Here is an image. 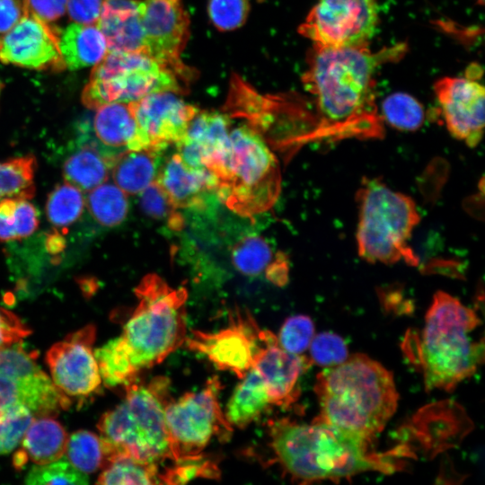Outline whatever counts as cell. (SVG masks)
Masks as SVG:
<instances>
[{
	"label": "cell",
	"instance_id": "cell-1",
	"mask_svg": "<svg viewBox=\"0 0 485 485\" xmlns=\"http://www.w3.org/2000/svg\"><path fill=\"white\" fill-rule=\"evenodd\" d=\"M366 46H313L303 75L314 97L317 120L313 139L382 138L384 127L375 97V75L384 63L398 60L404 44L373 52Z\"/></svg>",
	"mask_w": 485,
	"mask_h": 485
},
{
	"label": "cell",
	"instance_id": "cell-2",
	"mask_svg": "<svg viewBox=\"0 0 485 485\" xmlns=\"http://www.w3.org/2000/svg\"><path fill=\"white\" fill-rule=\"evenodd\" d=\"M316 421L367 441L384 428L398 401L392 374L365 355H355L318 375Z\"/></svg>",
	"mask_w": 485,
	"mask_h": 485
},
{
	"label": "cell",
	"instance_id": "cell-3",
	"mask_svg": "<svg viewBox=\"0 0 485 485\" xmlns=\"http://www.w3.org/2000/svg\"><path fill=\"white\" fill-rule=\"evenodd\" d=\"M368 442L316 420L298 424L282 419L269 427V445L277 462L291 478L304 482L392 470L386 457L367 452Z\"/></svg>",
	"mask_w": 485,
	"mask_h": 485
},
{
	"label": "cell",
	"instance_id": "cell-4",
	"mask_svg": "<svg viewBox=\"0 0 485 485\" xmlns=\"http://www.w3.org/2000/svg\"><path fill=\"white\" fill-rule=\"evenodd\" d=\"M479 323L457 298L436 293L414 348L428 389L449 391L474 374L484 354L483 342L472 337Z\"/></svg>",
	"mask_w": 485,
	"mask_h": 485
},
{
	"label": "cell",
	"instance_id": "cell-5",
	"mask_svg": "<svg viewBox=\"0 0 485 485\" xmlns=\"http://www.w3.org/2000/svg\"><path fill=\"white\" fill-rule=\"evenodd\" d=\"M125 399L98 422L105 461L130 457L158 463L172 461L165 407L172 400L169 379L157 376L146 384L126 385ZM102 467V468H103Z\"/></svg>",
	"mask_w": 485,
	"mask_h": 485
},
{
	"label": "cell",
	"instance_id": "cell-6",
	"mask_svg": "<svg viewBox=\"0 0 485 485\" xmlns=\"http://www.w3.org/2000/svg\"><path fill=\"white\" fill-rule=\"evenodd\" d=\"M137 304L117 345L137 375L161 364L187 337V290L174 288L160 276L144 277L135 288Z\"/></svg>",
	"mask_w": 485,
	"mask_h": 485
},
{
	"label": "cell",
	"instance_id": "cell-7",
	"mask_svg": "<svg viewBox=\"0 0 485 485\" xmlns=\"http://www.w3.org/2000/svg\"><path fill=\"white\" fill-rule=\"evenodd\" d=\"M216 178V196L242 217L270 209L281 191L278 161L251 128L230 130L225 150L208 170Z\"/></svg>",
	"mask_w": 485,
	"mask_h": 485
},
{
	"label": "cell",
	"instance_id": "cell-8",
	"mask_svg": "<svg viewBox=\"0 0 485 485\" xmlns=\"http://www.w3.org/2000/svg\"><path fill=\"white\" fill-rule=\"evenodd\" d=\"M358 255L369 263L419 265L409 245L420 216L413 199L377 178H363L356 194Z\"/></svg>",
	"mask_w": 485,
	"mask_h": 485
},
{
	"label": "cell",
	"instance_id": "cell-9",
	"mask_svg": "<svg viewBox=\"0 0 485 485\" xmlns=\"http://www.w3.org/2000/svg\"><path fill=\"white\" fill-rule=\"evenodd\" d=\"M182 80L142 51H108L95 65L83 91L90 109L111 103H130L158 92L183 93Z\"/></svg>",
	"mask_w": 485,
	"mask_h": 485
},
{
	"label": "cell",
	"instance_id": "cell-10",
	"mask_svg": "<svg viewBox=\"0 0 485 485\" xmlns=\"http://www.w3.org/2000/svg\"><path fill=\"white\" fill-rule=\"evenodd\" d=\"M221 383L209 378L198 392H187L165 407V421L170 436L172 461L178 462L202 454L214 436L226 440L233 427L219 403Z\"/></svg>",
	"mask_w": 485,
	"mask_h": 485
},
{
	"label": "cell",
	"instance_id": "cell-11",
	"mask_svg": "<svg viewBox=\"0 0 485 485\" xmlns=\"http://www.w3.org/2000/svg\"><path fill=\"white\" fill-rule=\"evenodd\" d=\"M70 404L22 341L0 349V420L23 409L35 418L54 417Z\"/></svg>",
	"mask_w": 485,
	"mask_h": 485
},
{
	"label": "cell",
	"instance_id": "cell-12",
	"mask_svg": "<svg viewBox=\"0 0 485 485\" xmlns=\"http://www.w3.org/2000/svg\"><path fill=\"white\" fill-rule=\"evenodd\" d=\"M379 22L377 0H317L299 32L322 48L368 45Z\"/></svg>",
	"mask_w": 485,
	"mask_h": 485
},
{
	"label": "cell",
	"instance_id": "cell-13",
	"mask_svg": "<svg viewBox=\"0 0 485 485\" xmlns=\"http://www.w3.org/2000/svg\"><path fill=\"white\" fill-rule=\"evenodd\" d=\"M267 330H262L248 312L230 313L229 325L215 332L193 330L186 346L206 356L218 369L242 378L252 367Z\"/></svg>",
	"mask_w": 485,
	"mask_h": 485
},
{
	"label": "cell",
	"instance_id": "cell-14",
	"mask_svg": "<svg viewBox=\"0 0 485 485\" xmlns=\"http://www.w3.org/2000/svg\"><path fill=\"white\" fill-rule=\"evenodd\" d=\"M140 6L145 53L182 81L190 79V71L181 59L190 36L181 0H144Z\"/></svg>",
	"mask_w": 485,
	"mask_h": 485
},
{
	"label": "cell",
	"instance_id": "cell-15",
	"mask_svg": "<svg viewBox=\"0 0 485 485\" xmlns=\"http://www.w3.org/2000/svg\"><path fill=\"white\" fill-rule=\"evenodd\" d=\"M95 328L87 326L55 343L47 352L51 380L67 396L85 397L101 384L92 345Z\"/></svg>",
	"mask_w": 485,
	"mask_h": 485
},
{
	"label": "cell",
	"instance_id": "cell-16",
	"mask_svg": "<svg viewBox=\"0 0 485 485\" xmlns=\"http://www.w3.org/2000/svg\"><path fill=\"white\" fill-rule=\"evenodd\" d=\"M434 92L449 133L469 147L477 146L484 128L483 85L468 76H445L435 83Z\"/></svg>",
	"mask_w": 485,
	"mask_h": 485
},
{
	"label": "cell",
	"instance_id": "cell-17",
	"mask_svg": "<svg viewBox=\"0 0 485 485\" xmlns=\"http://www.w3.org/2000/svg\"><path fill=\"white\" fill-rule=\"evenodd\" d=\"M0 60L32 69L66 66L57 31L47 22L24 11L15 25L0 36Z\"/></svg>",
	"mask_w": 485,
	"mask_h": 485
},
{
	"label": "cell",
	"instance_id": "cell-18",
	"mask_svg": "<svg viewBox=\"0 0 485 485\" xmlns=\"http://www.w3.org/2000/svg\"><path fill=\"white\" fill-rule=\"evenodd\" d=\"M173 92H158L130 102L137 127L154 148L179 144L198 110Z\"/></svg>",
	"mask_w": 485,
	"mask_h": 485
},
{
	"label": "cell",
	"instance_id": "cell-19",
	"mask_svg": "<svg viewBox=\"0 0 485 485\" xmlns=\"http://www.w3.org/2000/svg\"><path fill=\"white\" fill-rule=\"evenodd\" d=\"M311 363L305 357L285 350L278 337L267 330L252 367L262 377L272 405L286 409L298 399L299 378Z\"/></svg>",
	"mask_w": 485,
	"mask_h": 485
},
{
	"label": "cell",
	"instance_id": "cell-20",
	"mask_svg": "<svg viewBox=\"0 0 485 485\" xmlns=\"http://www.w3.org/2000/svg\"><path fill=\"white\" fill-rule=\"evenodd\" d=\"M155 181L179 209H204L216 195L215 176L206 169L189 166L177 152L161 163Z\"/></svg>",
	"mask_w": 485,
	"mask_h": 485
},
{
	"label": "cell",
	"instance_id": "cell-21",
	"mask_svg": "<svg viewBox=\"0 0 485 485\" xmlns=\"http://www.w3.org/2000/svg\"><path fill=\"white\" fill-rule=\"evenodd\" d=\"M230 125L225 114L198 111L185 137L176 145L177 153L189 166L208 171L226 148Z\"/></svg>",
	"mask_w": 485,
	"mask_h": 485
},
{
	"label": "cell",
	"instance_id": "cell-22",
	"mask_svg": "<svg viewBox=\"0 0 485 485\" xmlns=\"http://www.w3.org/2000/svg\"><path fill=\"white\" fill-rule=\"evenodd\" d=\"M93 128L99 148L112 161L126 151L152 147L137 127L129 103L111 102L98 107Z\"/></svg>",
	"mask_w": 485,
	"mask_h": 485
},
{
	"label": "cell",
	"instance_id": "cell-23",
	"mask_svg": "<svg viewBox=\"0 0 485 485\" xmlns=\"http://www.w3.org/2000/svg\"><path fill=\"white\" fill-rule=\"evenodd\" d=\"M141 1L104 0L97 26L107 40L108 51H144Z\"/></svg>",
	"mask_w": 485,
	"mask_h": 485
},
{
	"label": "cell",
	"instance_id": "cell-24",
	"mask_svg": "<svg viewBox=\"0 0 485 485\" xmlns=\"http://www.w3.org/2000/svg\"><path fill=\"white\" fill-rule=\"evenodd\" d=\"M67 440L65 428L53 417H36L21 440L13 465L19 469L28 461L45 464L58 460L66 454Z\"/></svg>",
	"mask_w": 485,
	"mask_h": 485
},
{
	"label": "cell",
	"instance_id": "cell-25",
	"mask_svg": "<svg viewBox=\"0 0 485 485\" xmlns=\"http://www.w3.org/2000/svg\"><path fill=\"white\" fill-rule=\"evenodd\" d=\"M163 152L150 147L120 154L110 167L114 183L126 194H140L155 181Z\"/></svg>",
	"mask_w": 485,
	"mask_h": 485
},
{
	"label": "cell",
	"instance_id": "cell-26",
	"mask_svg": "<svg viewBox=\"0 0 485 485\" xmlns=\"http://www.w3.org/2000/svg\"><path fill=\"white\" fill-rule=\"evenodd\" d=\"M270 406L266 384L259 372L251 367L235 387L224 414L233 428H243L258 420Z\"/></svg>",
	"mask_w": 485,
	"mask_h": 485
},
{
	"label": "cell",
	"instance_id": "cell-27",
	"mask_svg": "<svg viewBox=\"0 0 485 485\" xmlns=\"http://www.w3.org/2000/svg\"><path fill=\"white\" fill-rule=\"evenodd\" d=\"M63 61L70 69L98 64L108 53L105 36L96 24L73 23L59 36Z\"/></svg>",
	"mask_w": 485,
	"mask_h": 485
},
{
	"label": "cell",
	"instance_id": "cell-28",
	"mask_svg": "<svg viewBox=\"0 0 485 485\" xmlns=\"http://www.w3.org/2000/svg\"><path fill=\"white\" fill-rule=\"evenodd\" d=\"M112 160L98 145L86 146L73 154L64 164L66 182L80 190H92L108 180Z\"/></svg>",
	"mask_w": 485,
	"mask_h": 485
},
{
	"label": "cell",
	"instance_id": "cell-29",
	"mask_svg": "<svg viewBox=\"0 0 485 485\" xmlns=\"http://www.w3.org/2000/svg\"><path fill=\"white\" fill-rule=\"evenodd\" d=\"M86 203L93 217L106 227L121 224L128 212L127 195L114 183L103 182L90 190Z\"/></svg>",
	"mask_w": 485,
	"mask_h": 485
},
{
	"label": "cell",
	"instance_id": "cell-30",
	"mask_svg": "<svg viewBox=\"0 0 485 485\" xmlns=\"http://www.w3.org/2000/svg\"><path fill=\"white\" fill-rule=\"evenodd\" d=\"M278 253L273 252L263 237L249 234L234 245L231 258L234 268L242 275L259 277L266 274Z\"/></svg>",
	"mask_w": 485,
	"mask_h": 485
},
{
	"label": "cell",
	"instance_id": "cell-31",
	"mask_svg": "<svg viewBox=\"0 0 485 485\" xmlns=\"http://www.w3.org/2000/svg\"><path fill=\"white\" fill-rule=\"evenodd\" d=\"M98 477V484H157L160 483L158 463L130 457L110 460Z\"/></svg>",
	"mask_w": 485,
	"mask_h": 485
},
{
	"label": "cell",
	"instance_id": "cell-32",
	"mask_svg": "<svg viewBox=\"0 0 485 485\" xmlns=\"http://www.w3.org/2000/svg\"><path fill=\"white\" fill-rule=\"evenodd\" d=\"M38 225L37 210L25 198H4L0 201L1 241L27 237Z\"/></svg>",
	"mask_w": 485,
	"mask_h": 485
},
{
	"label": "cell",
	"instance_id": "cell-33",
	"mask_svg": "<svg viewBox=\"0 0 485 485\" xmlns=\"http://www.w3.org/2000/svg\"><path fill=\"white\" fill-rule=\"evenodd\" d=\"M379 114L382 120L401 131H415L425 120L422 104L415 97L405 93L388 95L381 104Z\"/></svg>",
	"mask_w": 485,
	"mask_h": 485
},
{
	"label": "cell",
	"instance_id": "cell-34",
	"mask_svg": "<svg viewBox=\"0 0 485 485\" xmlns=\"http://www.w3.org/2000/svg\"><path fill=\"white\" fill-rule=\"evenodd\" d=\"M35 165L32 156L0 163V198H31L34 191Z\"/></svg>",
	"mask_w": 485,
	"mask_h": 485
},
{
	"label": "cell",
	"instance_id": "cell-35",
	"mask_svg": "<svg viewBox=\"0 0 485 485\" xmlns=\"http://www.w3.org/2000/svg\"><path fill=\"white\" fill-rule=\"evenodd\" d=\"M66 453L68 461L86 474L103 467L105 455L101 437L91 431L74 432L68 437Z\"/></svg>",
	"mask_w": 485,
	"mask_h": 485
},
{
	"label": "cell",
	"instance_id": "cell-36",
	"mask_svg": "<svg viewBox=\"0 0 485 485\" xmlns=\"http://www.w3.org/2000/svg\"><path fill=\"white\" fill-rule=\"evenodd\" d=\"M84 207V198L75 186L66 182L58 185L48 196L46 212L51 224L67 226L75 222Z\"/></svg>",
	"mask_w": 485,
	"mask_h": 485
},
{
	"label": "cell",
	"instance_id": "cell-37",
	"mask_svg": "<svg viewBox=\"0 0 485 485\" xmlns=\"http://www.w3.org/2000/svg\"><path fill=\"white\" fill-rule=\"evenodd\" d=\"M88 482L86 473L76 469L68 459H62V457L45 464H36L25 477V483L28 485H84Z\"/></svg>",
	"mask_w": 485,
	"mask_h": 485
},
{
	"label": "cell",
	"instance_id": "cell-38",
	"mask_svg": "<svg viewBox=\"0 0 485 485\" xmlns=\"http://www.w3.org/2000/svg\"><path fill=\"white\" fill-rule=\"evenodd\" d=\"M140 207L150 217L166 223L170 229L183 227V216L162 187L154 181L140 194Z\"/></svg>",
	"mask_w": 485,
	"mask_h": 485
},
{
	"label": "cell",
	"instance_id": "cell-39",
	"mask_svg": "<svg viewBox=\"0 0 485 485\" xmlns=\"http://www.w3.org/2000/svg\"><path fill=\"white\" fill-rule=\"evenodd\" d=\"M219 473L217 465L200 454L173 462L172 466L160 473V483L181 484L194 478L216 479Z\"/></svg>",
	"mask_w": 485,
	"mask_h": 485
},
{
	"label": "cell",
	"instance_id": "cell-40",
	"mask_svg": "<svg viewBox=\"0 0 485 485\" xmlns=\"http://www.w3.org/2000/svg\"><path fill=\"white\" fill-rule=\"evenodd\" d=\"M313 333V323L309 317L295 315L286 320L279 331L278 340L287 352L300 355L310 346Z\"/></svg>",
	"mask_w": 485,
	"mask_h": 485
},
{
	"label": "cell",
	"instance_id": "cell-41",
	"mask_svg": "<svg viewBox=\"0 0 485 485\" xmlns=\"http://www.w3.org/2000/svg\"><path fill=\"white\" fill-rule=\"evenodd\" d=\"M209 18L218 30L233 31L242 26L248 16V0H209Z\"/></svg>",
	"mask_w": 485,
	"mask_h": 485
},
{
	"label": "cell",
	"instance_id": "cell-42",
	"mask_svg": "<svg viewBox=\"0 0 485 485\" xmlns=\"http://www.w3.org/2000/svg\"><path fill=\"white\" fill-rule=\"evenodd\" d=\"M311 355L313 361L322 366H335L348 357L344 340L338 335L325 332L312 340Z\"/></svg>",
	"mask_w": 485,
	"mask_h": 485
},
{
	"label": "cell",
	"instance_id": "cell-43",
	"mask_svg": "<svg viewBox=\"0 0 485 485\" xmlns=\"http://www.w3.org/2000/svg\"><path fill=\"white\" fill-rule=\"evenodd\" d=\"M35 417L27 410H17L0 420V454L12 452Z\"/></svg>",
	"mask_w": 485,
	"mask_h": 485
},
{
	"label": "cell",
	"instance_id": "cell-44",
	"mask_svg": "<svg viewBox=\"0 0 485 485\" xmlns=\"http://www.w3.org/2000/svg\"><path fill=\"white\" fill-rule=\"evenodd\" d=\"M31 330L13 313L0 307V349L30 335Z\"/></svg>",
	"mask_w": 485,
	"mask_h": 485
},
{
	"label": "cell",
	"instance_id": "cell-45",
	"mask_svg": "<svg viewBox=\"0 0 485 485\" xmlns=\"http://www.w3.org/2000/svg\"><path fill=\"white\" fill-rule=\"evenodd\" d=\"M104 0H67L68 13L81 24H97Z\"/></svg>",
	"mask_w": 485,
	"mask_h": 485
},
{
	"label": "cell",
	"instance_id": "cell-46",
	"mask_svg": "<svg viewBox=\"0 0 485 485\" xmlns=\"http://www.w3.org/2000/svg\"><path fill=\"white\" fill-rule=\"evenodd\" d=\"M67 0H24V12L34 14L40 19L49 22L62 16L66 11Z\"/></svg>",
	"mask_w": 485,
	"mask_h": 485
},
{
	"label": "cell",
	"instance_id": "cell-47",
	"mask_svg": "<svg viewBox=\"0 0 485 485\" xmlns=\"http://www.w3.org/2000/svg\"><path fill=\"white\" fill-rule=\"evenodd\" d=\"M22 14L23 8L18 0H0V33L13 28Z\"/></svg>",
	"mask_w": 485,
	"mask_h": 485
},
{
	"label": "cell",
	"instance_id": "cell-48",
	"mask_svg": "<svg viewBox=\"0 0 485 485\" xmlns=\"http://www.w3.org/2000/svg\"><path fill=\"white\" fill-rule=\"evenodd\" d=\"M288 260L283 253L278 252L264 277L272 284L284 286L288 279Z\"/></svg>",
	"mask_w": 485,
	"mask_h": 485
},
{
	"label": "cell",
	"instance_id": "cell-49",
	"mask_svg": "<svg viewBox=\"0 0 485 485\" xmlns=\"http://www.w3.org/2000/svg\"><path fill=\"white\" fill-rule=\"evenodd\" d=\"M475 1L481 5L484 4V0H475Z\"/></svg>",
	"mask_w": 485,
	"mask_h": 485
}]
</instances>
